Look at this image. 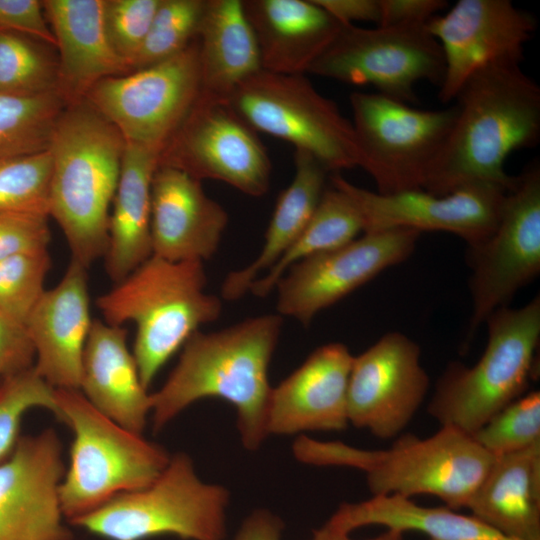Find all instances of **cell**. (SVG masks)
Here are the masks:
<instances>
[{
    "instance_id": "ee69618b",
    "label": "cell",
    "mask_w": 540,
    "mask_h": 540,
    "mask_svg": "<svg viewBox=\"0 0 540 540\" xmlns=\"http://www.w3.org/2000/svg\"><path fill=\"white\" fill-rule=\"evenodd\" d=\"M342 25H355L354 22H373L379 24V0H313Z\"/></svg>"
},
{
    "instance_id": "7a4b0ae2",
    "label": "cell",
    "mask_w": 540,
    "mask_h": 540,
    "mask_svg": "<svg viewBox=\"0 0 540 540\" xmlns=\"http://www.w3.org/2000/svg\"><path fill=\"white\" fill-rule=\"evenodd\" d=\"M282 324L278 313L266 314L192 334L165 383L151 393L153 430L158 432L198 400L220 398L236 410L243 446L258 449L269 435L268 370Z\"/></svg>"
},
{
    "instance_id": "4fadbf2b",
    "label": "cell",
    "mask_w": 540,
    "mask_h": 540,
    "mask_svg": "<svg viewBox=\"0 0 540 540\" xmlns=\"http://www.w3.org/2000/svg\"><path fill=\"white\" fill-rule=\"evenodd\" d=\"M218 180L252 197L267 193L271 162L256 131L226 100L200 94L160 153L159 165Z\"/></svg>"
},
{
    "instance_id": "83f0119b",
    "label": "cell",
    "mask_w": 540,
    "mask_h": 540,
    "mask_svg": "<svg viewBox=\"0 0 540 540\" xmlns=\"http://www.w3.org/2000/svg\"><path fill=\"white\" fill-rule=\"evenodd\" d=\"M196 39L204 95L228 101L241 83L262 70L241 0H206Z\"/></svg>"
},
{
    "instance_id": "d6986e66",
    "label": "cell",
    "mask_w": 540,
    "mask_h": 540,
    "mask_svg": "<svg viewBox=\"0 0 540 540\" xmlns=\"http://www.w3.org/2000/svg\"><path fill=\"white\" fill-rule=\"evenodd\" d=\"M53 429L20 436L0 462V540H72L59 488L65 473Z\"/></svg>"
},
{
    "instance_id": "e575fe53",
    "label": "cell",
    "mask_w": 540,
    "mask_h": 540,
    "mask_svg": "<svg viewBox=\"0 0 540 540\" xmlns=\"http://www.w3.org/2000/svg\"><path fill=\"white\" fill-rule=\"evenodd\" d=\"M49 150L0 159V211L49 217Z\"/></svg>"
},
{
    "instance_id": "f6af8a7d",
    "label": "cell",
    "mask_w": 540,
    "mask_h": 540,
    "mask_svg": "<svg viewBox=\"0 0 540 540\" xmlns=\"http://www.w3.org/2000/svg\"><path fill=\"white\" fill-rule=\"evenodd\" d=\"M282 521L266 510L252 512L242 523L232 540H280Z\"/></svg>"
},
{
    "instance_id": "1f68e13d",
    "label": "cell",
    "mask_w": 540,
    "mask_h": 540,
    "mask_svg": "<svg viewBox=\"0 0 540 540\" xmlns=\"http://www.w3.org/2000/svg\"><path fill=\"white\" fill-rule=\"evenodd\" d=\"M66 105L59 92L37 96L0 93V159L47 150Z\"/></svg>"
},
{
    "instance_id": "b9f144b4",
    "label": "cell",
    "mask_w": 540,
    "mask_h": 540,
    "mask_svg": "<svg viewBox=\"0 0 540 540\" xmlns=\"http://www.w3.org/2000/svg\"><path fill=\"white\" fill-rule=\"evenodd\" d=\"M0 28L23 33L51 46L55 37L39 0H0Z\"/></svg>"
},
{
    "instance_id": "74e56055",
    "label": "cell",
    "mask_w": 540,
    "mask_h": 540,
    "mask_svg": "<svg viewBox=\"0 0 540 540\" xmlns=\"http://www.w3.org/2000/svg\"><path fill=\"white\" fill-rule=\"evenodd\" d=\"M34 408L56 413L55 389L33 367L0 383V462L13 451L22 419Z\"/></svg>"
},
{
    "instance_id": "277c9868",
    "label": "cell",
    "mask_w": 540,
    "mask_h": 540,
    "mask_svg": "<svg viewBox=\"0 0 540 540\" xmlns=\"http://www.w3.org/2000/svg\"><path fill=\"white\" fill-rule=\"evenodd\" d=\"M293 453L305 464L362 471L371 496L430 495L453 510L467 508L494 459L470 435L449 426L426 438L399 435L376 450L301 435Z\"/></svg>"
},
{
    "instance_id": "ac0fdd59",
    "label": "cell",
    "mask_w": 540,
    "mask_h": 540,
    "mask_svg": "<svg viewBox=\"0 0 540 540\" xmlns=\"http://www.w3.org/2000/svg\"><path fill=\"white\" fill-rule=\"evenodd\" d=\"M445 63L439 100H454L466 79L495 62H518L536 30V20L509 0H459L427 23Z\"/></svg>"
},
{
    "instance_id": "7402d4cb",
    "label": "cell",
    "mask_w": 540,
    "mask_h": 540,
    "mask_svg": "<svg viewBox=\"0 0 540 540\" xmlns=\"http://www.w3.org/2000/svg\"><path fill=\"white\" fill-rule=\"evenodd\" d=\"M227 224V212L205 193L201 181L158 166L151 186L152 255L172 262L208 260Z\"/></svg>"
},
{
    "instance_id": "30bf717a",
    "label": "cell",
    "mask_w": 540,
    "mask_h": 540,
    "mask_svg": "<svg viewBox=\"0 0 540 540\" xmlns=\"http://www.w3.org/2000/svg\"><path fill=\"white\" fill-rule=\"evenodd\" d=\"M359 167L377 193L423 189L454 122L456 108L422 110L379 93L350 95Z\"/></svg>"
},
{
    "instance_id": "7bdbcfd3",
    "label": "cell",
    "mask_w": 540,
    "mask_h": 540,
    "mask_svg": "<svg viewBox=\"0 0 540 540\" xmlns=\"http://www.w3.org/2000/svg\"><path fill=\"white\" fill-rule=\"evenodd\" d=\"M377 26L428 23L448 4L444 0H379Z\"/></svg>"
},
{
    "instance_id": "2e32d148",
    "label": "cell",
    "mask_w": 540,
    "mask_h": 540,
    "mask_svg": "<svg viewBox=\"0 0 540 540\" xmlns=\"http://www.w3.org/2000/svg\"><path fill=\"white\" fill-rule=\"evenodd\" d=\"M329 180L352 199L361 214L364 232L396 228L420 233L444 231L463 239L468 248L481 245L492 235L508 192L478 183L446 195L424 189L382 195L350 183L340 172L332 173Z\"/></svg>"
},
{
    "instance_id": "ba28073f",
    "label": "cell",
    "mask_w": 540,
    "mask_h": 540,
    "mask_svg": "<svg viewBox=\"0 0 540 540\" xmlns=\"http://www.w3.org/2000/svg\"><path fill=\"white\" fill-rule=\"evenodd\" d=\"M228 502L223 486L203 482L191 458L177 453L150 485L116 496L71 524L106 540H225Z\"/></svg>"
},
{
    "instance_id": "ab89813d",
    "label": "cell",
    "mask_w": 540,
    "mask_h": 540,
    "mask_svg": "<svg viewBox=\"0 0 540 540\" xmlns=\"http://www.w3.org/2000/svg\"><path fill=\"white\" fill-rule=\"evenodd\" d=\"M48 216L0 211V259L26 251L48 249Z\"/></svg>"
},
{
    "instance_id": "44dd1931",
    "label": "cell",
    "mask_w": 540,
    "mask_h": 540,
    "mask_svg": "<svg viewBox=\"0 0 540 540\" xmlns=\"http://www.w3.org/2000/svg\"><path fill=\"white\" fill-rule=\"evenodd\" d=\"M92 322L87 268L71 259L62 279L43 292L24 324L35 353L33 368L54 389L79 390Z\"/></svg>"
},
{
    "instance_id": "4316f807",
    "label": "cell",
    "mask_w": 540,
    "mask_h": 540,
    "mask_svg": "<svg viewBox=\"0 0 540 540\" xmlns=\"http://www.w3.org/2000/svg\"><path fill=\"white\" fill-rule=\"evenodd\" d=\"M160 152L125 142L109 217L105 270L115 283L152 256L151 186Z\"/></svg>"
},
{
    "instance_id": "3957f363",
    "label": "cell",
    "mask_w": 540,
    "mask_h": 540,
    "mask_svg": "<svg viewBox=\"0 0 540 540\" xmlns=\"http://www.w3.org/2000/svg\"><path fill=\"white\" fill-rule=\"evenodd\" d=\"M124 149L120 132L85 100L65 106L52 134L49 216L87 269L107 250Z\"/></svg>"
},
{
    "instance_id": "52a82bcc",
    "label": "cell",
    "mask_w": 540,
    "mask_h": 540,
    "mask_svg": "<svg viewBox=\"0 0 540 540\" xmlns=\"http://www.w3.org/2000/svg\"><path fill=\"white\" fill-rule=\"evenodd\" d=\"M485 323L488 338L480 359L472 367L449 364L428 404L440 426L470 436L528 387L540 340V298L519 308L501 307Z\"/></svg>"
},
{
    "instance_id": "f546056e",
    "label": "cell",
    "mask_w": 540,
    "mask_h": 540,
    "mask_svg": "<svg viewBox=\"0 0 540 540\" xmlns=\"http://www.w3.org/2000/svg\"><path fill=\"white\" fill-rule=\"evenodd\" d=\"M325 524L347 534L367 525H382L403 533L418 531L429 540H512L472 515L446 506H421L401 496H371L356 503H342Z\"/></svg>"
},
{
    "instance_id": "8fae6325",
    "label": "cell",
    "mask_w": 540,
    "mask_h": 540,
    "mask_svg": "<svg viewBox=\"0 0 540 540\" xmlns=\"http://www.w3.org/2000/svg\"><path fill=\"white\" fill-rule=\"evenodd\" d=\"M445 63L441 46L427 23L362 28L342 25L307 73L350 85H370L377 93L414 104V86L440 87Z\"/></svg>"
},
{
    "instance_id": "5b68a950",
    "label": "cell",
    "mask_w": 540,
    "mask_h": 540,
    "mask_svg": "<svg viewBox=\"0 0 540 540\" xmlns=\"http://www.w3.org/2000/svg\"><path fill=\"white\" fill-rule=\"evenodd\" d=\"M206 284L203 262L152 255L96 299L106 323L136 325L132 353L145 388L201 325L219 318L222 299Z\"/></svg>"
},
{
    "instance_id": "cb8c5ba5",
    "label": "cell",
    "mask_w": 540,
    "mask_h": 540,
    "mask_svg": "<svg viewBox=\"0 0 540 540\" xmlns=\"http://www.w3.org/2000/svg\"><path fill=\"white\" fill-rule=\"evenodd\" d=\"M79 391L100 413L142 434L152 398L142 384L123 326L93 320L82 357Z\"/></svg>"
},
{
    "instance_id": "9c48e42d",
    "label": "cell",
    "mask_w": 540,
    "mask_h": 540,
    "mask_svg": "<svg viewBox=\"0 0 540 540\" xmlns=\"http://www.w3.org/2000/svg\"><path fill=\"white\" fill-rule=\"evenodd\" d=\"M228 102L255 131L309 152L329 173L359 167L351 121L303 75L260 70L241 83Z\"/></svg>"
},
{
    "instance_id": "ffe728a7",
    "label": "cell",
    "mask_w": 540,
    "mask_h": 540,
    "mask_svg": "<svg viewBox=\"0 0 540 540\" xmlns=\"http://www.w3.org/2000/svg\"><path fill=\"white\" fill-rule=\"evenodd\" d=\"M354 356L343 343L315 349L277 387L272 388L268 434L339 432L349 425L347 392Z\"/></svg>"
},
{
    "instance_id": "484cf974",
    "label": "cell",
    "mask_w": 540,
    "mask_h": 540,
    "mask_svg": "<svg viewBox=\"0 0 540 540\" xmlns=\"http://www.w3.org/2000/svg\"><path fill=\"white\" fill-rule=\"evenodd\" d=\"M467 509L512 540H540V443L494 457Z\"/></svg>"
},
{
    "instance_id": "d4e9b609",
    "label": "cell",
    "mask_w": 540,
    "mask_h": 540,
    "mask_svg": "<svg viewBox=\"0 0 540 540\" xmlns=\"http://www.w3.org/2000/svg\"><path fill=\"white\" fill-rule=\"evenodd\" d=\"M262 70L303 75L326 50L342 24L313 0H246Z\"/></svg>"
},
{
    "instance_id": "d6a6232c",
    "label": "cell",
    "mask_w": 540,
    "mask_h": 540,
    "mask_svg": "<svg viewBox=\"0 0 540 540\" xmlns=\"http://www.w3.org/2000/svg\"><path fill=\"white\" fill-rule=\"evenodd\" d=\"M49 44L0 28V93L37 96L58 90V60Z\"/></svg>"
},
{
    "instance_id": "8992f818",
    "label": "cell",
    "mask_w": 540,
    "mask_h": 540,
    "mask_svg": "<svg viewBox=\"0 0 540 540\" xmlns=\"http://www.w3.org/2000/svg\"><path fill=\"white\" fill-rule=\"evenodd\" d=\"M59 421L72 431L69 466L59 494L70 523L124 493L150 485L165 469L167 451L94 408L76 389H55Z\"/></svg>"
},
{
    "instance_id": "f35d334b",
    "label": "cell",
    "mask_w": 540,
    "mask_h": 540,
    "mask_svg": "<svg viewBox=\"0 0 540 540\" xmlns=\"http://www.w3.org/2000/svg\"><path fill=\"white\" fill-rule=\"evenodd\" d=\"M159 3L160 0H104L106 36L131 71Z\"/></svg>"
},
{
    "instance_id": "836d02e7",
    "label": "cell",
    "mask_w": 540,
    "mask_h": 540,
    "mask_svg": "<svg viewBox=\"0 0 540 540\" xmlns=\"http://www.w3.org/2000/svg\"><path fill=\"white\" fill-rule=\"evenodd\" d=\"M205 5L206 0H160L132 71L164 61L187 48L196 39Z\"/></svg>"
},
{
    "instance_id": "60d3db41",
    "label": "cell",
    "mask_w": 540,
    "mask_h": 540,
    "mask_svg": "<svg viewBox=\"0 0 540 540\" xmlns=\"http://www.w3.org/2000/svg\"><path fill=\"white\" fill-rule=\"evenodd\" d=\"M35 353L23 325L0 311V383L34 366Z\"/></svg>"
},
{
    "instance_id": "d590c367",
    "label": "cell",
    "mask_w": 540,
    "mask_h": 540,
    "mask_svg": "<svg viewBox=\"0 0 540 540\" xmlns=\"http://www.w3.org/2000/svg\"><path fill=\"white\" fill-rule=\"evenodd\" d=\"M471 437L491 456L540 443V392L523 394L493 415Z\"/></svg>"
},
{
    "instance_id": "8d00e7d4",
    "label": "cell",
    "mask_w": 540,
    "mask_h": 540,
    "mask_svg": "<svg viewBox=\"0 0 540 540\" xmlns=\"http://www.w3.org/2000/svg\"><path fill=\"white\" fill-rule=\"evenodd\" d=\"M51 267L48 249L26 251L0 259V311L24 326L45 291Z\"/></svg>"
},
{
    "instance_id": "603a6c76",
    "label": "cell",
    "mask_w": 540,
    "mask_h": 540,
    "mask_svg": "<svg viewBox=\"0 0 540 540\" xmlns=\"http://www.w3.org/2000/svg\"><path fill=\"white\" fill-rule=\"evenodd\" d=\"M42 3L59 51L58 90L67 104L84 100L99 81L131 72L106 36L104 0Z\"/></svg>"
},
{
    "instance_id": "7c38bea8",
    "label": "cell",
    "mask_w": 540,
    "mask_h": 540,
    "mask_svg": "<svg viewBox=\"0 0 540 540\" xmlns=\"http://www.w3.org/2000/svg\"><path fill=\"white\" fill-rule=\"evenodd\" d=\"M200 94L195 39L164 61L99 81L84 100L116 127L125 142L161 153Z\"/></svg>"
},
{
    "instance_id": "6da1fadb",
    "label": "cell",
    "mask_w": 540,
    "mask_h": 540,
    "mask_svg": "<svg viewBox=\"0 0 540 540\" xmlns=\"http://www.w3.org/2000/svg\"><path fill=\"white\" fill-rule=\"evenodd\" d=\"M454 100V122L423 189L446 195L486 183L511 190L516 176L504 169L507 157L540 140L538 84L521 63L495 62L471 74Z\"/></svg>"
},
{
    "instance_id": "9a60e30c",
    "label": "cell",
    "mask_w": 540,
    "mask_h": 540,
    "mask_svg": "<svg viewBox=\"0 0 540 540\" xmlns=\"http://www.w3.org/2000/svg\"><path fill=\"white\" fill-rule=\"evenodd\" d=\"M420 234L405 228L364 232L347 244L300 260L275 286L278 314L308 326L320 311L406 260Z\"/></svg>"
},
{
    "instance_id": "4dcf8cb0",
    "label": "cell",
    "mask_w": 540,
    "mask_h": 540,
    "mask_svg": "<svg viewBox=\"0 0 540 540\" xmlns=\"http://www.w3.org/2000/svg\"><path fill=\"white\" fill-rule=\"evenodd\" d=\"M362 232L364 225L358 208L342 189L330 183L301 235L271 269L252 283L249 292L266 297L292 265L347 244Z\"/></svg>"
},
{
    "instance_id": "5bb4252c",
    "label": "cell",
    "mask_w": 540,
    "mask_h": 540,
    "mask_svg": "<svg viewBox=\"0 0 540 540\" xmlns=\"http://www.w3.org/2000/svg\"><path fill=\"white\" fill-rule=\"evenodd\" d=\"M472 315L468 335L540 272V166L530 164L509 190L498 224L481 245L468 248Z\"/></svg>"
},
{
    "instance_id": "f1b7e54d",
    "label": "cell",
    "mask_w": 540,
    "mask_h": 540,
    "mask_svg": "<svg viewBox=\"0 0 540 540\" xmlns=\"http://www.w3.org/2000/svg\"><path fill=\"white\" fill-rule=\"evenodd\" d=\"M294 162V177L277 199L261 251L248 265L226 276L222 299L234 301L248 293L252 283L281 259L311 220L329 171L305 150H295Z\"/></svg>"
},
{
    "instance_id": "e0dca14e",
    "label": "cell",
    "mask_w": 540,
    "mask_h": 540,
    "mask_svg": "<svg viewBox=\"0 0 540 540\" xmlns=\"http://www.w3.org/2000/svg\"><path fill=\"white\" fill-rule=\"evenodd\" d=\"M420 354L408 336L389 332L354 356L347 392L349 424L379 439L397 438L428 393L429 377Z\"/></svg>"
},
{
    "instance_id": "bcb514c9",
    "label": "cell",
    "mask_w": 540,
    "mask_h": 540,
    "mask_svg": "<svg viewBox=\"0 0 540 540\" xmlns=\"http://www.w3.org/2000/svg\"><path fill=\"white\" fill-rule=\"evenodd\" d=\"M311 540H354L349 534L338 531L324 524L313 532ZM366 540H404V533L396 529H387L380 535Z\"/></svg>"
}]
</instances>
